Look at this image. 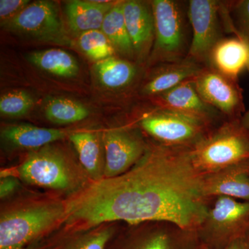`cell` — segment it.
I'll return each mask as SVG.
<instances>
[{"label": "cell", "mask_w": 249, "mask_h": 249, "mask_svg": "<svg viewBox=\"0 0 249 249\" xmlns=\"http://www.w3.org/2000/svg\"><path fill=\"white\" fill-rule=\"evenodd\" d=\"M206 196L190 152L153 147L128 171L80 192L67 204L66 217L85 228L111 221H165L187 230L207 215Z\"/></svg>", "instance_id": "6da1fadb"}, {"label": "cell", "mask_w": 249, "mask_h": 249, "mask_svg": "<svg viewBox=\"0 0 249 249\" xmlns=\"http://www.w3.org/2000/svg\"><path fill=\"white\" fill-rule=\"evenodd\" d=\"M65 217L66 207L58 203L4 213L0 220V249L36 243Z\"/></svg>", "instance_id": "7a4b0ae2"}, {"label": "cell", "mask_w": 249, "mask_h": 249, "mask_svg": "<svg viewBox=\"0 0 249 249\" xmlns=\"http://www.w3.org/2000/svg\"><path fill=\"white\" fill-rule=\"evenodd\" d=\"M190 154L198 172L217 173L248 158L249 142L237 129L227 125L196 142Z\"/></svg>", "instance_id": "3957f363"}, {"label": "cell", "mask_w": 249, "mask_h": 249, "mask_svg": "<svg viewBox=\"0 0 249 249\" xmlns=\"http://www.w3.org/2000/svg\"><path fill=\"white\" fill-rule=\"evenodd\" d=\"M155 20L154 55L165 62L182 60L184 34L182 15L178 3L172 0L152 2Z\"/></svg>", "instance_id": "277c9868"}, {"label": "cell", "mask_w": 249, "mask_h": 249, "mask_svg": "<svg viewBox=\"0 0 249 249\" xmlns=\"http://www.w3.org/2000/svg\"><path fill=\"white\" fill-rule=\"evenodd\" d=\"M4 25L14 32L40 40L65 44L67 40L58 9L52 1H37L27 5Z\"/></svg>", "instance_id": "5b68a950"}, {"label": "cell", "mask_w": 249, "mask_h": 249, "mask_svg": "<svg viewBox=\"0 0 249 249\" xmlns=\"http://www.w3.org/2000/svg\"><path fill=\"white\" fill-rule=\"evenodd\" d=\"M219 4L213 0H191L188 18L193 28V40L186 58L198 62L209 58L220 39Z\"/></svg>", "instance_id": "8992f818"}, {"label": "cell", "mask_w": 249, "mask_h": 249, "mask_svg": "<svg viewBox=\"0 0 249 249\" xmlns=\"http://www.w3.org/2000/svg\"><path fill=\"white\" fill-rule=\"evenodd\" d=\"M19 173L27 182L51 189H68L73 181L63 156L49 147L29 155L19 167Z\"/></svg>", "instance_id": "52a82bcc"}, {"label": "cell", "mask_w": 249, "mask_h": 249, "mask_svg": "<svg viewBox=\"0 0 249 249\" xmlns=\"http://www.w3.org/2000/svg\"><path fill=\"white\" fill-rule=\"evenodd\" d=\"M206 121L168 109H161L141 121L142 127L154 138L168 145H180L196 138Z\"/></svg>", "instance_id": "ba28073f"}, {"label": "cell", "mask_w": 249, "mask_h": 249, "mask_svg": "<svg viewBox=\"0 0 249 249\" xmlns=\"http://www.w3.org/2000/svg\"><path fill=\"white\" fill-rule=\"evenodd\" d=\"M103 142L106 150L103 178H115L128 171L147 150L142 139L124 129L106 132Z\"/></svg>", "instance_id": "9c48e42d"}, {"label": "cell", "mask_w": 249, "mask_h": 249, "mask_svg": "<svg viewBox=\"0 0 249 249\" xmlns=\"http://www.w3.org/2000/svg\"><path fill=\"white\" fill-rule=\"evenodd\" d=\"M194 81L199 96L216 110L232 114L242 106V96L235 80L213 69H203Z\"/></svg>", "instance_id": "30bf717a"}, {"label": "cell", "mask_w": 249, "mask_h": 249, "mask_svg": "<svg viewBox=\"0 0 249 249\" xmlns=\"http://www.w3.org/2000/svg\"><path fill=\"white\" fill-rule=\"evenodd\" d=\"M124 22L135 55L142 58L151 49L155 37V20L152 9L141 1H123Z\"/></svg>", "instance_id": "8fae6325"}, {"label": "cell", "mask_w": 249, "mask_h": 249, "mask_svg": "<svg viewBox=\"0 0 249 249\" xmlns=\"http://www.w3.org/2000/svg\"><path fill=\"white\" fill-rule=\"evenodd\" d=\"M161 109H168L186 115L207 121L217 110L205 102L196 88L194 78L186 80L163 93L156 96Z\"/></svg>", "instance_id": "7c38bea8"}, {"label": "cell", "mask_w": 249, "mask_h": 249, "mask_svg": "<svg viewBox=\"0 0 249 249\" xmlns=\"http://www.w3.org/2000/svg\"><path fill=\"white\" fill-rule=\"evenodd\" d=\"M236 34L237 37L221 39L209 58L214 70L235 81L249 61L248 42L238 31Z\"/></svg>", "instance_id": "4fadbf2b"}, {"label": "cell", "mask_w": 249, "mask_h": 249, "mask_svg": "<svg viewBox=\"0 0 249 249\" xmlns=\"http://www.w3.org/2000/svg\"><path fill=\"white\" fill-rule=\"evenodd\" d=\"M203 69L204 67L198 62L188 58L178 62H167L147 80L142 92L147 96H157L186 80L193 79Z\"/></svg>", "instance_id": "5bb4252c"}, {"label": "cell", "mask_w": 249, "mask_h": 249, "mask_svg": "<svg viewBox=\"0 0 249 249\" xmlns=\"http://www.w3.org/2000/svg\"><path fill=\"white\" fill-rule=\"evenodd\" d=\"M114 5L104 1H68L65 6V13L69 27L73 32L80 34L101 30L106 15Z\"/></svg>", "instance_id": "9a60e30c"}, {"label": "cell", "mask_w": 249, "mask_h": 249, "mask_svg": "<svg viewBox=\"0 0 249 249\" xmlns=\"http://www.w3.org/2000/svg\"><path fill=\"white\" fill-rule=\"evenodd\" d=\"M204 191L206 196L249 199V178L244 172L230 167L204 179Z\"/></svg>", "instance_id": "2e32d148"}, {"label": "cell", "mask_w": 249, "mask_h": 249, "mask_svg": "<svg viewBox=\"0 0 249 249\" xmlns=\"http://www.w3.org/2000/svg\"><path fill=\"white\" fill-rule=\"evenodd\" d=\"M5 141L19 148L35 149L65 138L66 133L58 129L44 128L30 124L10 126L1 134Z\"/></svg>", "instance_id": "e0dca14e"}, {"label": "cell", "mask_w": 249, "mask_h": 249, "mask_svg": "<svg viewBox=\"0 0 249 249\" xmlns=\"http://www.w3.org/2000/svg\"><path fill=\"white\" fill-rule=\"evenodd\" d=\"M27 59L40 70L57 76L71 78L76 76L79 71L76 59L60 49L33 52L29 54Z\"/></svg>", "instance_id": "ac0fdd59"}, {"label": "cell", "mask_w": 249, "mask_h": 249, "mask_svg": "<svg viewBox=\"0 0 249 249\" xmlns=\"http://www.w3.org/2000/svg\"><path fill=\"white\" fill-rule=\"evenodd\" d=\"M70 139L87 173L95 181L102 179L105 165L102 164L99 142L96 134L77 132L70 135Z\"/></svg>", "instance_id": "d6986e66"}, {"label": "cell", "mask_w": 249, "mask_h": 249, "mask_svg": "<svg viewBox=\"0 0 249 249\" xmlns=\"http://www.w3.org/2000/svg\"><path fill=\"white\" fill-rule=\"evenodd\" d=\"M101 31L107 36L115 50L129 58H133L135 55L124 22L123 1L114 4L109 10L103 21Z\"/></svg>", "instance_id": "ffe728a7"}, {"label": "cell", "mask_w": 249, "mask_h": 249, "mask_svg": "<svg viewBox=\"0 0 249 249\" xmlns=\"http://www.w3.org/2000/svg\"><path fill=\"white\" fill-rule=\"evenodd\" d=\"M94 70L101 84L109 89L127 86L137 74V69L132 64L113 56L97 62Z\"/></svg>", "instance_id": "44dd1931"}, {"label": "cell", "mask_w": 249, "mask_h": 249, "mask_svg": "<svg viewBox=\"0 0 249 249\" xmlns=\"http://www.w3.org/2000/svg\"><path fill=\"white\" fill-rule=\"evenodd\" d=\"M45 116L51 122L69 124L84 120L89 109L82 103L68 98H54L49 100L45 108Z\"/></svg>", "instance_id": "7402d4cb"}, {"label": "cell", "mask_w": 249, "mask_h": 249, "mask_svg": "<svg viewBox=\"0 0 249 249\" xmlns=\"http://www.w3.org/2000/svg\"><path fill=\"white\" fill-rule=\"evenodd\" d=\"M78 43L89 58L98 62L112 56L115 52L112 44L101 30L90 31L80 34Z\"/></svg>", "instance_id": "603a6c76"}, {"label": "cell", "mask_w": 249, "mask_h": 249, "mask_svg": "<svg viewBox=\"0 0 249 249\" xmlns=\"http://www.w3.org/2000/svg\"><path fill=\"white\" fill-rule=\"evenodd\" d=\"M249 213V204L241 203L231 197L221 196L211 212L212 220L218 225H231L245 217Z\"/></svg>", "instance_id": "cb8c5ba5"}, {"label": "cell", "mask_w": 249, "mask_h": 249, "mask_svg": "<svg viewBox=\"0 0 249 249\" xmlns=\"http://www.w3.org/2000/svg\"><path fill=\"white\" fill-rule=\"evenodd\" d=\"M112 235L111 229L104 228L67 239L47 249H107Z\"/></svg>", "instance_id": "d4e9b609"}, {"label": "cell", "mask_w": 249, "mask_h": 249, "mask_svg": "<svg viewBox=\"0 0 249 249\" xmlns=\"http://www.w3.org/2000/svg\"><path fill=\"white\" fill-rule=\"evenodd\" d=\"M34 104V99L25 91H11L0 98V112L1 115L11 117L24 116Z\"/></svg>", "instance_id": "484cf974"}, {"label": "cell", "mask_w": 249, "mask_h": 249, "mask_svg": "<svg viewBox=\"0 0 249 249\" xmlns=\"http://www.w3.org/2000/svg\"><path fill=\"white\" fill-rule=\"evenodd\" d=\"M119 249V248H116ZM121 249H175L168 235L158 233Z\"/></svg>", "instance_id": "4316f807"}, {"label": "cell", "mask_w": 249, "mask_h": 249, "mask_svg": "<svg viewBox=\"0 0 249 249\" xmlns=\"http://www.w3.org/2000/svg\"><path fill=\"white\" fill-rule=\"evenodd\" d=\"M30 1L28 0H1L0 1V18L1 22H9L22 11Z\"/></svg>", "instance_id": "83f0119b"}, {"label": "cell", "mask_w": 249, "mask_h": 249, "mask_svg": "<svg viewBox=\"0 0 249 249\" xmlns=\"http://www.w3.org/2000/svg\"><path fill=\"white\" fill-rule=\"evenodd\" d=\"M241 29L238 31L249 40V0L240 1L236 6Z\"/></svg>", "instance_id": "f1b7e54d"}, {"label": "cell", "mask_w": 249, "mask_h": 249, "mask_svg": "<svg viewBox=\"0 0 249 249\" xmlns=\"http://www.w3.org/2000/svg\"><path fill=\"white\" fill-rule=\"evenodd\" d=\"M18 186L19 181L17 178L12 177L1 178L0 181V196L1 199H4L14 193Z\"/></svg>", "instance_id": "f546056e"}, {"label": "cell", "mask_w": 249, "mask_h": 249, "mask_svg": "<svg viewBox=\"0 0 249 249\" xmlns=\"http://www.w3.org/2000/svg\"><path fill=\"white\" fill-rule=\"evenodd\" d=\"M3 249H45V246L40 245L38 242L25 246H17V247H11Z\"/></svg>", "instance_id": "4dcf8cb0"}, {"label": "cell", "mask_w": 249, "mask_h": 249, "mask_svg": "<svg viewBox=\"0 0 249 249\" xmlns=\"http://www.w3.org/2000/svg\"><path fill=\"white\" fill-rule=\"evenodd\" d=\"M223 249H245V246L241 241L234 240L227 246H226L225 248Z\"/></svg>", "instance_id": "1f68e13d"}, {"label": "cell", "mask_w": 249, "mask_h": 249, "mask_svg": "<svg viewBox=\"0 0 249 249\" xmlns=\"http://www.w3.org/2000/svg\"><path fill=\"white\" fill-rule=\"evenodd\" d=\"M239 34H240V33H239ZM241 35H242V34H241ZM243 36V37H245L246 40H247V42H248V45H249V40H248V39L247 38V37H245V36ZM247 70H248V71L249 72V61L248 65H247ZM243 124H244V126H245V127H246V128L248 129L249 130V110L248 111H247V113H246L245 116H244Z\"/></svg>", "instance_id": "d6a6232c"}]
</instances>
